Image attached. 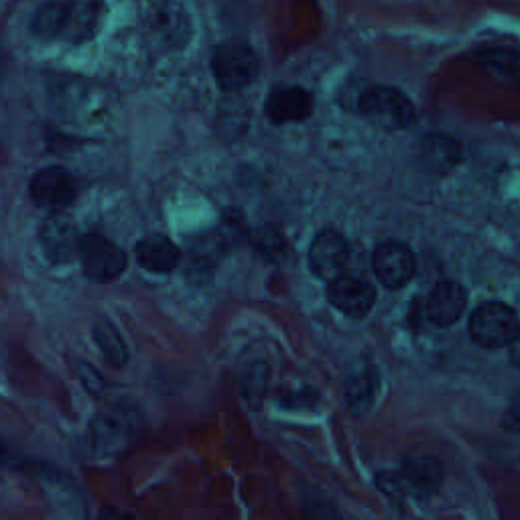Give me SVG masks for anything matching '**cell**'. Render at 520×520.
<instances>
[{"mask_svg": "<svg viewBox=\"0 0 520 520\" xmlns=\"http://www.w3.org/2000/svg\"><path fill=\"white\" fill-rule=\"evenodd\" d=\"M104 0H47L31 19L35 37L47 41L86 43L100 29Z\"/></svg>", "mask_w": 520, "mask_h": 520, "instance_id": "1", "label": "cell"}, {"mask_svg": "<svg viewBox=\"0 0 520 520\" xmlns=\"http://www.w3.org/2000/svg\"><path fill=\"white\" fill-rule=\"evenodd\" d=\"M442 484V464L429 455L404 457L401 470L378 475V486L389 495H407L425 500Z\"/></svg>", "mask_w": 520, "mask_h": 520, "instance_id": "2", "label": "cell"}, {"mask_svg": "<svg viewBox=\"0 0 520 520\" xmlns=\"http://www.w3.org/2000/svg\"><path fill=\"white\" fill-rule=\"evenodd\" d=\"M358 110L370 122L386 130H403L415 122V106L407 94L391 86H374L360 94Z\"/></svg>", "mask_w": 520, "mask_h": 520, "instance_id": "3", "label": "cell"}, {"mask_svg": "<svg viewBox=\"0 0 520 520\" xmlns=\"http://www.w3.org/2000/svg\"><path fill=\"white\" fill-rule=\"evenodd\" d=\"M470 336L482 348L495 350L513 343L520 331V320L513 307L502 301L482 303L470 317Z\"/></svg>", "mask_w": 520, "mask_h": 520, "instance_id": "4", "label": "cell"}, {"mask_svg": "<svg viewBox=\"0 0 520 520\" xmlns=\"http://www.w3.org/2000/svg\"><path fill=\"white\" fill-rule=\"evenodd\" d=\"M211 72L224 92L244 90L259 77V56L246 43H224L211 53Z\"/></svg>", "mask_w": 520, "mask_h": 520, "instance_id": "5", "label": "cell"}, {"mask_svg": "<svg viewBox=\"0 0 520 520\" xmlns=\"http://www.w3.org/2000/svg\"><path fill=\"white\" fill-rule=\"evenodd\" d=\"M84 275L92 283H110L127 269V254L118 244L100 234H87L82 249Z\"/></svg>", "mask_w": 520, "mask_h": 520, "instance_id": "6", "label": "cell"}, {"mask_svg": "<svg viewBox=\"0 0 520 520\" xmlns=\"http://www.w3.org/2000/svg\"><path fill=\"white\" fill-rule=\"evenodd\" d=\"M372 269L386 289H401L415 277L417 259L407 244L384 240L372 254Z\"/></svg>", "mask_w": 520, "mask_h": 520, "instance_id": "7", "label": "cell"}, {"mask_svg": "<svg viewBox=\"0 0 520 520\" xmlns=\"http://www.w3.org/2000/svg\"><path fill=\"white\" fill-rule=\"evenodd\" d=\"M41 250L53 264H67L82 257L84 238L77 226L64 214L51 216L41 228Z\"/></svg>", "mask_w": 520, "mask_h": 520, "instance_id": "8", "label": "cell"}, {"mask_svg": "<svg viewBox=\"0 0 520 520\" xmlns=\"http://www.w3.org/2000/svg\"><path fill=\"white\" fill-rule=\"evenodd\" d=\"M76 193L77 185L74 175L64 167H46L31 179V198L43 209H66L74 204Z\"/></svg>", "mask_w": 520, "mask_h": 520, "instance_id": "9", "label": "cell"}, {"mask_svg": "<svg viewBox=\"0 0 520 520\" xmlns=\"http://www.w3.org/2000/svg\"><path fill=\"white\" fill-rule=\"evenodd\" d=\"M350 260V244L340 232L325 228L310 246V269L321 280H333L343 275Z\"/></svg>", "mask_w": 520, "mask_h": 520, "instance_id": "10", "label": "cell"}, {"mask_svg": "<svg viewBox=\"0 0 520 520\" xmlns=\"http://www.w3.org/2000/svg\"><path fill=\"white\" fill-rule=\"evenodd\" d=\"M330 303L348 317L366 315L376 301V291L366 279L356 275H340L330 280Z\"/></svg>", "mask_w": 520, "mask_h": 520, "instance_id": "11", "label": "cell"}, {"mask_svg": "<svg viewBox=\"0 0 520 520\" xmlns=\"http://www.w3.org/2000/svg\"><path fill=\"white\" fill-rule=\"evenodd\" d=\"M264 112L275 125L305 120L313 112V96L299 86H277L267 96Z\"/></svg>", "mask_w": 520, "mask_h": 520, "instance_id": "12", "label": "cell"}, {"mask_svg": "<svg viewBox=\"0 0 520 520\" xmlns=\"http://www.w3.org/2000/svg\"><path fill=\"white\" fill-rule=\"evenodd\" d=\"M465 305H468V291L454 280H444L427 297V320L437 328H449L464 315Z\"/></svg>", "mask_w": 520, "mask_h": 520, "instance_id": "13", "label": "cell"}, {"mask_svg": "<svg viewBox=\"0 0 520 520\" xmlns=\"http://www.w3.org/2000/svg\"><path fill=\"white\" fill-rule=\"evenodd\" d=\"M135 254L140 267L148 272H157V275L171 272L181 260V252L178 246H175L169 238L161 234L140 238Z\"/></svg>", "mask_w": 520, "mask_h": 520, "instance_id": "14", "label": "cell"}, {"mask_svg": "<svg viewBox=\"0 0 520 520\" xmlns=\"http://www.w3.org/2000/svg\"><path fill=\"white\" fill-rule=\"evenodd\" d=\"M132 419L122 413H106L92 423V445L96 452L112 454L128 445L132 435Z\"/></svg>", "mask_w": 520, "mask_h": 520, "instance_id": "15", "label": "cell"}, {"mask_svg": "<svg viewBox=\"0 0 520 520\" xmlns=\"http://www.w3.org/2000/svg\"><path fill=\"white\" fill-rule=\"evenodd\" d=\"M228 244L219 232H211L206 236H198L196 240L189 244L188 264L189 275H209L218 264L219 257L226 252Z\"/></svg>", "mask_w": 520, "mask_h": 520, "instance_id": "16", "label": "cell"}, {"mask_svg": "<svg viewBox=\"0 0 520 520\" xmlns=\"http://www.w3.org/2000/svg\"><path fill=\"white\" fill-rule=\"evenodd\" d=\"M475 59L498 76L520 84V51L500 46L484 47L475 53Z\"/></svg>", "mask_w": 520, "mask_h": 520, "instance_id": "17", "label": "cell"}, {"mask_svg": "<svg viewBox=\"0 0 520 520\" xmlns=\"http://www.w3.org/2000/svg\"><path fill=\"white\" fill-rule=\"evenodd\" d=\"M343 394L350 409L354 413L366 411L374 401L376 394V372L374 370H360V372L350 374L343 381Z\"/></svg>", "mask_w": 520, "mask_h": 520, "instance_id": "18", "label": "cell"}, {"mask_svg": "<svg viewBox=\"0 0 520 520\" xmlns=\"http://www.w3.org/2000/svg\"><path fill=\"white\" fill-rule=\"evenodd\" d=\"M94 340H96V343H98L100 352L110 364H114V366H125L127 364L128 350L125 346V342H122L120 333L114 330L110 323H106V321L96 323Z\"/></svg>", "mask_w": 520, "mask_h": 520, "instance_id": "19", "label": "cell"}, {"mask_svg": "<svg viewBox=\"0 0 520 520\" xmlns=\"http://www.w3.org/2000/svg\"><path fill=\"white\" fill-rule=\"evenodd\" d=\"M269 366L262 362H254L244 370L242 376V394L246 403L250 404L252 411H259L262 407L264 401V391H267L269 384Z\"/></svg>", "mask_w": 520, "mask_h": 520, "instance_id": "20", "label": "cell"}, {"mask_svg": "<svg viewBox=\"0 0 520 520\" xmlns=\"http://www.w3.org/2000/svg\"><path fill=\"white\" fill-rule=\"evenodd\" d=\"M252 246L254 250L260 252L264 259L270 262H277L285 252V240L277 228L272 226H262L257 228L252 234Z\"/></svg>", "mask_w": 520, "mask_h": 520, "instance_id": "21", "label": "cell"}, {"mask_svg": "<svg viewBox=\"0 0 520 520\" xmlns=\"http://www.w3.org/2000/svg\"><path fill=\"white\" fill-rule=\"evenodd\" d=\"M219 236L224 238L226 244H236L240 242L244 234H246V219L242 218L240 211L236 209H226L224 219H222V226H219Z\"/></svg>", "mask_w": 520, "mask_h": 520, "instance_id": "22", "label": "cell"}, {"mask_svg": "<svg viewBox=\"0 0 520 520\" xmlns=\"http://www.w3.org/2000/svg\"><path fill=\"white\" fill-rule=\"evenodd\" d=\"M79 378H82V384L92 394H100L104 391V378L92 364H87V362L79 364Z\"/></svg>", "mask_w": 520, "mask_h": 520, "instance_id": "23", "label": "cell"}, {"mask_svg": "<svg viewBox=\"0 0 520 520\" xmlns=\"http://www.w3.org/2000/svg\"><path fill=\"white\" fill-rule=\"evenodd\" d=\"M506 423H508V427L520 429V396H518V399L513 401V404H510Z\"/></svg>", "mask_w": 520, "mask_h": 520, "instance_id": "24", "label": "cell"}, {"mask_svg": "<svg viewBox=\"0 0 520 520\" xmlns=\"http://www.w3.org/2000/svg\"><path fill=\"white\" fill-rule=\"evenodd\" d=\"M510 360H513V364L520 370V331L516 333L513 343H510Z\"/></svg>", "mask_w": 520, "mask_h": 520, "instance_id": "25", "label": "cell"}]
</instances>
